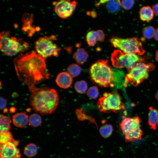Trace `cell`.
<instances>
[{
  "instance_id": "obj_1",
  "label": "cell",
  "mask_w": 158,
  "mask_h": 158,
  "mask_svg": "<svg viewBox=\"0 0 158 158\" xmlns=\"http://www.w3.org/2000/svg\"><path fill=\"white\" fill-rule=\"evenodd\" d=\"M14 63L18 79L26 83L30 91L35 85L49 79L44 58L35 51L21 53L14 59Z\"/></svg>"
},
{
  "instance_id": "obj_2",
  "label": "cell",
  "mask_w": 158,
  "mask_h": 158,
  "mask_svg": "<svg viewBox=\"0 0 158 158\" xmlns=\"http://www.w3.org/2000/svg\"><path fill=\"white\" fill-rule=\"evenodd\" d=\"M30 92V103L35 111L42 115L51 114L55 111L59 97L54 89L47 87H35Z\"/></svg>"
},
{
  "instance_id": "obj_3",
  "label": "cell",
  "mask_w": 158,
  "mask_h": 158,
  "mask_svg": "<svg viewBox=\"0 0 158 158\" xmlns=\"http://www.w3.org/2000/svg\"><path fill=\"white\" fill-rule=\"evenodd\" d=\"M92 81L104 87H113L114 77L112 69L107 60H99L93 63L90 69Z\"/></svg>"
},
{
  "instance_id": "obj_4",
  "label": "cell",
  "mask_w": 158,
  "mask_h": 158,
  "mask_svg": "<svg viewBox=\"0 0 158 158\" xmlns=\"http://www.w3.org/2000/svg\"><path fill=\"white\" fill-rule=\"evenodd\" d=\"M1 51L5 55L13 56L28 50L29 44L20 39L10 37V32L5 31L0 35Z\"/></svg>"
},
{
  "instance_id": "obj_5",
  "label": "cell",
  "mask_w": 158,
  "mask_h": 158,
  "mask_svg": "<svg viewBox=\"0 0 158 158\" xmlns=\"http://www.w3.org/2000/svg\"><path fill=\"white\" fill-rule=\"evenodd\" d=\"M140 121L139 118L136 116L124 118L120 123V128L126 142H135L141 139L143 132L140 128Z\"/></svg>"
},
{
  "instance_id": "obj_6",
  "label": "cell",
  "mask_w": 158,
  "mask_h": 158,
  "mask_svg": "<svg viewBox=\"0 0 158 158\" xmlns=\"http://www.w3.org/2000/svg\"><path fill=\"white\" fill-rule=\"evenodd\" d=\"M99 110L103 112L117 113L124 108L119 95L116 92H105L97 103Z\"/></svg>"
},
{
  "instance_id": "obj_7",
  "label": "cell",
  "mask_w": 158,
  "mask_h": 158,
  "mask_svg": "<svg viewBox=\"0 0 158 158\" xmlns=\"http://www.w3.org/2000/svg\"><path fill=\"white\" fill-rule=\"evenodd\" d=\"M154 67L151 63H146L144 62H141L137 63L134 68L128 70L125 76V83L130 84L135 86L138 85L148 78V72L153 70Z\"/></svg>"
},
{
  "instance_id": "obj_8",
  "label": "cell",
  "mask_w": 158,
  "mask_h": 158,
  "mask_svg": "<svg viewBox=\"0 0 158 158\" xmlns=\"http://www.w3.org/2000/svg\"><path fill=\"white\" fill-rule=\"evenodd\" d=\"M111 59L113 65L116 68H127L128 70L134 68L137 63L144 62L145 59L136 54L126 53L119 50L113 52Z\"/></svg>"
},
{
  "instance_id": "obj_9",
  "label": "cell",
  "mask_w": 158,
  "mask_h": 158,
  "mask_svg": "<svg viewBox=\"0 0 158 158\" xmlns=\"http://www.w3.org/2000/svg\"><path fill=\"white\" fill-rule=\"evenodd\" d=\"M110 41L114 47L126 53L140 55L145 52L141 42L137 37L123 39L114 37L111 38Z\"/></svg>"
},
{
  "instance_id": "obj_10",
  "label": "cell",
  "mask_w": 158,
  "mask_h": 158,
  "mask_svg": "<svg viewBox=\"0 0 158 158\" xmlns=\"http://www.w3.org/2000/svg\"><path fill=\"white\" fill-rule=\"evenodd\" d=\"M56 38L54 35L39 38L35 43V49L38 54L44 58L57 55L61 49L53 42Z\"/></svg>"
},
{
  "instance_id": "obj_11",
  "label": "cell",
  "mask_w": 158,
  "mask_h": 158,
  "mask_svg": "<svg viewBox=\"0 0 158 158\" xmlns=\"http://www.w3.org/2000/svg\"><path fill=\"white\" fill-rule=\"evenodd\" d=\"M54 11L59 17L66 19L73 13L77 5L75 1L58 0L53 3Z\"/></svg>"
},
{
  "instance_id": "obj_12",
  "label": "cell",
  "mask_w": 158,
  "mask_h": 158,
  "mask_svg": "<svg viewBox=\"0 0 158 158\" xmlns=\"http://www.w3.org/2000/svg\"><path fill=\"white\" fill-rule=\"evenodd\" d=\"M17 146L13 143L9 142L0 145V157L20 158L21 154Z\"/></svg>"
},
{
  "instance_id": "obj_13",
  "label": "cell",
  "mask_w": 158,
  "mask_h": 158,
  "mask_svg": "<svg viewBox=\"0 0 158 158\" xmlns=\"http://www.w3.org/2000/svg\"><path fill=\"white\" fill-rule=\"evenodd\" d=\"M105 35L103 32L101 30L91 31L88 32L86 35L87 42L90 46H93L97 41H104Z\"/></svg>"
},
{
  "instance_id": "obj_14",
  "label": "cell",
  "mask_w": 158,
  "mask_h": 158,
  "mask_svg": "<svg viewBox=\"0 0 158 158\" xmlns=\"http://www.w3.org/2000/svg\"><path fill=\"white\" fill-rule=\"evenodd\" d=\"M72 81L71 76L66 72H62L57 75L56 80L57 85L60 87L66 89L71 85Z\"/></svg>"
},
{
  "instance_id": "obj_15",
  "label": "cell",
  "mask_w": 158,
  "mask_h": 158,
  "mask_svg": "<svg viewBox=\"0 0 158 158\" xmlns=\"http://www.w3.org/2000/svg\"><path fill=\"white\" fill-rule=\"evenodd\" d=\"M29 117L25 112H20L15 114L13 116V124L18 128L25 126L28 122Z\"/></svg>"
},
{
  "instance_id": "obj_16",
  "label": "cell",
  "mask_w": 158,
  "mask_h": 158,
  "mask_svg": "<svg viewBox=\"0 0 158 158\" xmlns=\"http://www.w3.org/2000/svg\"><path fill=\"white\" fill-rule=\"evenodd\" d=\"M158 123V111L152 107L149 108L148 125L154 130L156 129V125Z\"/></svg>"
},
{
  "instance_id": "obj_17",
  "label": "cell",
  "mask_w": 158,
  "mask_h": 158,
  "mask_svg": "<svg viewBox=\"0 0 158 158\" xmlns=\"http://www.w3.org/2000/svg\"><path fill=\"white\" fill-rule=\"evenodd\" d=\"M154 13L152 8L149 6L142 7L139 12L140 18L143 21H149L154 17Z\"/></svg>"
},
{
  "instance_id": "obj_18",
  "label": "cell",
  "mask_w": 158,
  "mask_h": 158,
  "mask_svg": "<svg viewBox=\"0 0 158 158\" xmlns=\"http://www.w3.org/2000/svg\"><path fill=\"white\" fill-rule=\"evenodd\" d=\"M0 145L9 142L13 143L17 146L19 144L18 142L15 140L12 133L9 130H4L0 131Z\"/></svg>"
},
{
  "instance_id": "obj_19",
  "label": "cell",
  "mask_w": 158,
  "mask_h": 158,
  "mask_svg": "<svg viewBox=\"0 0 158 158\" xmlns=\"http://www.w3.org/2000/svg\"><path fill=\"white\" fill-rule=\"evenodd\" d=\"M73 57L77 63L83 64L88 57L87 52L83 48H79L73 54Z\"/></svg>"
},
{
  "instance_id": "obj_20",
  "label": "cell",
  "mask_w": 158,
  "mask_h": 158,
  "mask_svg": "<svg viewBox=\"0 0 158 158\" xmlns=\"http://www.w3.org/2000/svg\"><path fill=\"white\" fill-rule=\"evenodd\" d=\"M106 8L110 13H115L120 10L121 7L120 0H110L106 3Z\"/></svg>"
},
{
  "instance_id": "obj_21",
  "label": "cell",
  "mask_w": 158,
  "mask_h": 158,
  "mask_svg": "<svg viewBox=\"0 0 158 158\" xmlns=\"http://www.w3.org/2000/svg\"><path fill=\"white\" fill-rule=\"evenodd\" d=\"M11 122V117L9 116L4 115L1 114L0 115V130H9Z\"/></svg>"
},
{
  "instance_id": "obj_22",
  "label": "cell",
  "mask_w": 158,
  "mask_h": 158,
  "mask_svg": "<svg viewBox=\"0 0 158 158\" xmlns=\"http://www.w3.org/2000/svg\"><path fill=\"white\" fill-rule=\"evenodd\" d=\"M37 147L35 144L30 143L27 145L24 149V152L29 158L36 155L37 152Z\"/></svg>"
},
{
  "instance_id": "obj_23",
  "label": "cell",
  "mask_w": 158,
  "mask_h": 158,
  "mask_svg": "<svg viewBox=\"0 0 158 158\" xmlns=\"http://www.w3.org/2000/svg\"><path fill=\"white\" fill-rule=\"evenodd\" d=\"M113 131V127L110 124H106L101 126L99 129V133L104 138H107L109 137Z\"/></svg>"
},
{
  "instance_id": "obj_24",
  "label": "cell",
  "mask_w": 158,
  "mask_h": 158,
  "mask_svg": "<svg viewBox=\"0 0 158 158\" xmlns=\"http://www.w3.org/2000/svg\"><path fill=\"white\" fill-rule=\"evenodd\" d=\"M42 118L41 116L37 114H31L29 117V125L33 127H37L42 123Z\"/></svg>"
},
{
  "instance_id": "obj_25",
  "label": "cell",
  "mask_w": 158,
  "mask_h": 158,
  "mask_svg": "<svg viewBox=\"0 0 158 158\" xmlns=\"http://www.w3.org/2000/svg\"><path fill=\"white\" fill-rule=\"evenodd\" d=\"M68 72L72 77L78 75L81 71V68L78 65L73 63L70 65L67 69Z\"/></svg>"
},
{
  "instance_id": "obj_26",
  "label": "cell",
  "mask_w": 158,
  "mask_h": 158,
  "mask_svg": "<svg viewBox=\"0 0 158 158\" xmlns=\"http://www.w3.org/2000/svg\"><path fill=\"white\" fill-rule=\"evenodd\" d=\"M75 88L76 91L80 94L85 92L87 88V82L84 80L77 81L75 84Z\"/></svg>"
},
{
  "instance_id": "obj_27",
  "label": "cell",
  "mask_w": 158,
  "mask_h": 158,
  "mask_svg": "<svg viewBox=\"0 0 158 158\" xmlns=\"http://www.w3.org/2000/svg\"><path fill=\"white\" fill-rule=\"evenodd\" d=\"M155 30L154 28L149 26L144 27L142 30V35L147 39H150L154 37Z\"/></svg>"
},
{
  "instance_id": "obj_28",
  "label": "cell",
  "mask_w": 158,
  "mask_h": 158,
  "mask_svg": "<svg viewBox=\"0 0 158 158\" xmlns=\"http://www.w3.org/2000/svg\"><path fill=\"white\" fill-rule=\"evenodd\" d=\"M87 95L92 99L97 98L99 95V92L97 87L96 86L90 87L87 91Z\"/></svg>"
},
{
  "instance_id": "obj_29",
  "label": "cell",
  "mask_w": 158,
  "mask_h": 158,
  "mask_svg": "<svg viewBox=\"0 0 158 158\" xmlns=\"http://www.w3.org/2000/svg\"><path fill=\"white\" fill-rule=\"evenodd\" d=\"M121 7L126 10L131 9L135 3L134 0H121Z\"/></svg>"
},
{
  "instance_id": "obj_30",
  "label": "cell",
  "mask_w": 158,
  "mask_h": 158,
  "mask_svg": "<svg viewBox=\"0 0 158 158\" xmlns=\"http://www.w3.org/2000/svg\"><path fill=\"white\" fill-rule=\"evenodd\" d=\"M0 109H2L6 106L7 104V100L3 97H1L0 98Z\"/></svg>"
},
{
  "instance_id": "obj_31",
  "label": "cell",
  "mask_w": 158,
  "mask_h": 158,
  "mask_svg": "<svg viewBox=\"0 0 158 158\" xmlns=\"http://www.w3.org/2000/svg\"><path fill=\"white\" fill-rule=\"evenodd\" d=\"M152 8L154 13L158 16V3L153 5Z\"/></svg>"
},
{
  "instance_id": "obj_32",
  "label": "cell",
  "mask_w": 158,
  "mask_h": 158,
  "mask_svg": "<svg viewBox=\"0 0 158 158\" xmlns=\"http://www.w3.org/2000/svg\"><path fill=\"white\" fill-rule=\"evenodd\" d=\"M110 0H99V1L97 2L95 4L96 7H98L100 5L106 4Z\"/></svg>"
},
{
  "instance_id": "obj_33",
  "label": "cell",
  "mask_w": 158,
  "mask_h": 158,
  "mask_svg": "<svg viewBox=\"0 0 158 158\" xmlns=\"http://www.w3.org/2000/svg\"><path fill=\"white\" fill-rule=\"evenodd\" d=\"M154 37L155 40L158 41V28L155 30Z\"/></svg>"
},
{
  "instance_id": "obj_34",
  "label": "cell",
  "mask_w": 158,
  "mask_h": 158,
  "mask_svg": "<svg viewBox=\"0 0 158 158\" xmlns=\"http://www.w3.org/2000/svg\"><path fill=\"white\" fill-rule=\"evenodd\" d=\"M155 59L156 61L158 62V49L157 50L156 53Z\"/></svg>"
},
{
  "instance_id": "obj_35",
  "label": "cell",
  "mask_w": 158,
  "mask_h": 158,
  "mask_svg": "<svg viewBox=\"0 0 158 158\" xmlns=\"http://www.w3.org/2000/svg\"><path fill=\"white\" fill-rule=\"evenodd\" d=\"M91 13V15L92 17H94L96 16V13L95 11H92L91 12V13Z\"/></svg>"
},
{
  "instance_id": "obj_36",
  "label": "cell",
  "mask_w": 158,
  "mask_h": 158,
  "mask_svg": "<svg viewBox=\"0 0 158 158\" xmlns=\"http://www.w3.org/2000/svg\"><path fill=\"white\" fill-rule=\"evenodd\" d=\"M155 97L156 99L158 100V90L155 94Z\"/></svg>"
},
{
  "instance_id": "obj_37",
  "label": "cell",
  "mask_w": 158,
  "mask_h": 158,
  "mask_svg": "<svg viewBox=\"0 0 158 158\" xmlns=\"http://www.w3.org/2000/svg\"><path fill=\"white\" fill-rule=\"evenodd\" d=\"M0 158H15L11 157H0Z\"/></svg>"
},
{
  "instance_id": "obj_38",
  "label": "cell",
  "mask_w": 158,
  "mask_h": 158,
  "mask_svg": "<svg viewBox=\"0 0 158 158\" xmlns=\"http://www.w3.org/2000/svg\"><path fill=\"white\" fill-rule=\"evenodd\" d=\"M157 125V127H158V123Z\"/></svg>"
},
{
  "instance_id": "obj_39",
  "label": "cell",
  "mask_w": 158,
  "mask_h": 158,
  "mask_svg": "<svg viewBox=\"0 0 158 158\" xmlns=\"http://www.w3.org/2000/svg\"></svg>"
}]
</instances>
